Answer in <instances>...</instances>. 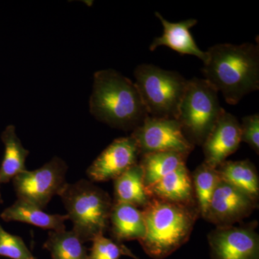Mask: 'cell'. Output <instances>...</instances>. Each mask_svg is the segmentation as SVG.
Instances as JSON below:
<instances>
[{"label":"cell","instance_id":"4","mask_svg":"<svg viewBox=\"0 0 259 259\" xmlns=\"http://www.w3.org/2000/svg\"><path fill=\"white\" fill-rule=\"evenodd\" d=\"M73 230L83 243L105 234L109 229L113 199L91 181L66 183L59 194Z\"/></svg>","mask_w":259,"mask_h":259},{"label":"cell","instance_id":"1","mask_svg":"<svg viewBox=\"0 0 259 259\" xmlns=\"http://www.w3.org/2000/svg\"><path fill=\"white\" fill-rule=\"evenodd\" d=\"M204 79L221 92L227 103L234 105L259 89L258 45L219 44L206 51Z\"/></svg>","mask_w":259,"mask_h":259},{"label":"cell","instance_id":"21","mask_svg":"<svg viewBox=\"0 0 259 259\" xmlns=\"http://www.w3.org/2000/svg\"><path fill=\"white\" fill-rule=\"evenodd\" d=\"M42 247L52 259H88V248L73 231L49 232Z\"/></svg>","mask_w":259,"mask_h":259},{"label":"cell","instance_id":"12","mask_svg":"<svg viewBox=\"0 0 259 259\" xmlns=\"http://www.w3.org/2000/svg\"><path fill=\"white\" fill-rule=\"evenodd\" d=\"M241 143V125L236 117L223 110L204 141V163L217 168L236 152Z\"/></svg>","mask_w":259,"mask_h":259},{"label":"cell","instance_id":"2","mask_svg":"<svg viewBox=\"0 0 259 259\" xmlns=\"http://www.w3.org/2000/svg\"><path fill=\"white\" fill-rule=\"evenodd\" d=\"M90 110L100 122L125 131H134L148 116L135 83L111 69L94 74Z\"/></svg>","mask_w":259,"mask_h":259},{"label":"cell","instance_id":"20","mask_svg":"<svg viewBox=\"0 0 259 259\" xmlns=\"http://www.w3.org/2000/svg\"><path fill=\"white\" fill-rule=\"evenodd\" d=\"M188 156L176 151L151 153L141 156L139 163L144 171L146 188L180 167L186 166Z\"/></svg>","mask_w":259,"mask_h":259},{"label":"cell","instance_id":"7","mask_svg":"<svg viewBox=\"0 0 259 259\" xmlns=\"http://www.w3.org/2000/svg\"><path fill=\"white\" fill-rule=\"evenodd\" d=\"M67 170L66 162L55 156L40 168L19 174L12 180L18 199L44 209L67 183Z\"/></svg>","mask_w":259,"mask_h":259},{"label":"cell","instance_id":"18","mask_svg":"<svg viewBox=\"0 0 259 259\" xmlns=\"http://www.w3.org/2000/svg\"><path fill=\"white\" fill-rule=\"evenodd\" d=\"M1 139L5 145V153L0 166V186L26 171L25 161L30 153L22 144L13 125L7 126L2 133Z\"/></svg>","mask_w":259,"mask_h":259},{"label":"cell","instance_id":"22","mask_svg":"<svg viewBox=\"0 0 259 259\" xmlns=\"http://www.w3.org/2000/svg\"><path fill=\"white\" fill-rule=\"evenodd\" d=\"M192 180L197 208L200 217L204 218L221 177L217 168H212L203 162L194 170Z\"/></svg>","mask_w":259,"mask_h":259},{"label":"cell","instance_id":"5","mask_svg":"<svg viewBox=\"0 0 259 259\" xmlns=\"http://www.w3.org/2000/svg\"><path fill=\"white\" fill-rule=\"evenodd\" d=\"M134 76L148 116L177 120L188 79L176 71L148 64L138 66Z\"/></svg>","mask_w":259,"mask_h":259},{"label":"cell","instance_id":"11","mask_svg":"<svg viewBox=\"0 0 259 259\" xmlns=\"http://www.w3.org/2000/svg\"><path fill=\"white\" fill-rule=\"evenodd\" d=\"M140 153L132 136L112 141L90 165L87 174L91 182L115 180L139 163Z\"/></svg>","mask_w":259,"mask_h":259},{"label":"cell","instance_id":"19","mask_svg":"<svg viewBox=\"0 0 259 259\" xmlns=\"http://www.w3.org/2000/svg\"><path fill=\"white\" fill-rule=\"evenodd\" d=\"M149 200L144 184V171L139 163L114 180L113 202H125L143 209Z\"/></svg>","mask_w":259,"mask_h":259},{"label":"cell","instance_id":"24","mask_svg":"<svg viewBox=\"0 0 259 259\" xmlns=\"http://www.w3.org/2000/svg\"><path fill=\"white\" fill-rule=\"evenodd\" d=\"M88 259H120L125 255V245L107 238L104 235L94 238Z\"/></svg>","mask_w":259,"mask_h":259},{"label":"cell","instance_id":"3","mask_svg":"<svg viewBox=\"0 0 259 259\" xmlns=\"http://www.w3.org/2000/svg\"><path fill=\"white\" fill-rule=\"evenodd\" d=\"M144 213L146 234L139 241L153 259L172 254L190 239L200 214L196 206L174 203L150 197Z\"/></svg>","mask_w":259,"mask_h":259},{"label":"cell","instance_id":"9","mask_svg":"<svg viewBox=\"0 0 259 259\" xmlns=\"http://www.w3.org/2000/svg\"><path fill=\"white\" fill-rule=\"evenodd\" d=\"M207 239L212 259H259V236L251 225L216 227Z\"/></svg>","mask_w":259,"mask_h":259},{"label":"cell","instance_id":"13","mask_svg":"<svg viewBox=\"0 0 259 259\" xmlns=\"http://www.w3.org/2000/svg\"><path fill=\"white\" fill-rule=\"evenodd\" d=\"M156 18L163 25V32L161 36L156 37L150 46L151 51L159 47H166L177 51L182 55L194 56L203 63L207 60L206 51L201 50L190 32V29L197 25L196 19H187L178 23H171L166 20L158 12L155 13Z\"/></svg>","mask_w":259,"mask_h":259},{"label":"cell","instance_id":"26","mask_svg":"<svg viewBox=\"0 0 259 259\" xmlns=\"http://www.w3.org/2000/svg\"><path fill=\"white\" fill-rule=\"evenodd\" d=\"M125 255H127V256L131 257V258H133L134 259H140L139 258H138V257L136 256V255H135L134 253H133V252L131 251V250L129 249V248H127V252H126Z\"/></svg>","mask_w":259,"mask_h":259},{"label":"cell","instance_id":"8","mask_svg":"<svg viewBox=\"0 0 259 259\" xmlns=\"http://www.w3.org/2000/svg\"><path fill=\"white\" fill-rule=\"evenodd\" d=\"M139 148L140 157L148 153L176 151L189 155L194 148L176 119L148 116L131 135Z\"/></svg>","mask_w":259,"mask_h":259},{"label":"cell","instance_id":"15","mask_svg":"<svg viewBox=\"0 0 259 259\" xmlns=\"http://www.w3.org/2000/svg\"><path fill=\"white\" fill-rule=\"evenodd\" d=\"M112 238L117 243L140 241L146 234V225L142 209L125 202H113L110 217Z\"/></svg>","mask_w":259,"mask_h":259},{"label":"cell","instance_id":"23","mask_svg":"<svg viewBox=\"0 0 259 259\" xmlns=\"http://www.w3.org/2000/svg\"><path fill=\"white\" fill-rule=\"evenodd\" d=\"M0 255L11 259H37L20 236L5 231L0 224Z\"/></svg>","mask_w":259,"mask_h":259},{"label":"cell","instance_id":"17","mask_svg":"<svg viewBox=\"0 0 259 259\" xmlns=\"http://www.w3.org/2000/svg\"><path fill=\"white\" fill-rule=\"evenodd\" d=\"M221 180L248 194L258 203L259 178L256 168L249 160L226 161L218 167Z\"/></svg>","mask_w":259,"mask_h":259},{"label":"cell","instance_id":"16","mask_svg":"<svg viewBox=\"0 0 259 259\" xmlns=\"http://www.w3.org/2000/svg\"><path fill=\"white\" fill-rule=\"evenodd\" d=\"M1 218L5 222L28 223L51 231H64L65 222L69 220L67 214H49L40 207L20 199L5 209L2 212Z\"/></svg>","mask_w":259,"mask_h":259},{"label":"cell","instance_id":"14","mask_svg":"<svg viewBox=\"0 0 259 259\" xmlns=\"http://www.w3.org/2000/svg\"><path fill=\"white\" fill-rule=\"evenodd\" d=\"M149 197L174 203L196 206L192 175L187 166L180 167L163 177L156 183L146 187Z\"/></svg>","mask_w":259,"mask_h":259},{"label":"cell","instance_id":"25","mask_svg":"<svg viewBox=\"0 0 259 259\" xmlns=\"http://www.w3.org/2000/svg\"><path fill=\"white\" fill-rule=\"evenodd\" d=\"M241 142L248 144L257 154L259 153V114L245 116L242 118Z\"/></svg>","mask_w":259,"mask_h":259},{"label":"cell","instance_id":"6","mask_svg":"<svg viewBox=\"0 0 259 259\" xmlns=\"http://www.w3.org/2000/svg\"><path fill=\"white\" fill-rule=\"evenodd\" d=\"M224 110L218 92L204 79H188L177 120L186 139L202 146Z\"/></svg>","mask_w":259,"mask_h":259},{"label":"cell","instance_id":"10","mask_svg":"<svg viewBox=\"0 0 259 259\" xmlns=\"http://www.w3.org/2000/svg\"><path fill=\"white\" fill-rule=\"evenodd\" d=\"M258 205L248 194L221 179L204 219L216 227L234 226L250 215Z\"/></svg>","mask_w":259,"mask_h":259}]
</instances>
